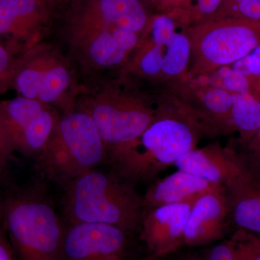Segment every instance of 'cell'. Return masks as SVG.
<instances>
[{"label":"cell","instance_id":"obj_4","mask_svg":"<svg viewBox=\"0 0 260 260\" xmlns=\"http://www.w3.org/2000/svg\"><path fill=\"white\" fill-rule=\"evenodd\" d=\"M107 146L88 113L75 107L59 116L38 160L50 178L66 185L107 158Z\"/></svg>","mask_w":260,"mask_h":260},{"label":"cell","instance_id":"obj_12","mask_svg":"<svg viewBox=\"0 0 260 260\" xmlns=\"http://www.w3.org/2000/svg\"><path fill=\"white\" fill-rule=\"evenodd\" d=\"M229 218L226 189L214 184L194 202L184 229L183 246H205L223 240Z\"/></svg>","mask_w":260,"mask_h":260},{"label":"cell","instance_id":"obj_29","mask_svg":"<svg viewBox=\"0 0 260 260\" xmlns=\"http://www.w3.org/2000/svg\"><path fill=\"white\" fill-rule=\"evenodd\" d=\"M11 147L6 137L0 127V181L6 177L8 169V162L13 153Z\"/></svg>","mask_w":260,"mask_h":260},{"label":"cell","instance_id":"obj_36","mask_svg":"<svg viewBox=\"0 0 260 260\" xmlns=\"http://www.w3.org/2000/svg\"></svg>","mask_w":260,"mask_h":260},{"label":"cell","instance_id":"obj_16","mask_svg":"<svg viewBox=\"0 0 260 260\" xmlns=\"http://www.w3.org/2000/svg\"><path fill=\"white\" fill-rule=\"evenodd\" d=\"M229 216L239 229L260 235V178L226 189Z\"/></svg>","mask_w":260,"mask_h":260},{"label":"cell","instance_id":"obj_7","mask_svg":"<svg viewBox=\"0 0 260 260\" xmlns=\"http://www.w3.org/2000/svg\"><path fill=\"white\" fill-rule=\"evenodd\" d=\"M193 72L207 73L234 64L260 44V21L210 19L191 29Z\"/></svg>","mask_w":260,"mask_h":260},{"label":"cell","instance_id":"obj_34","mask_svg":"<svg viewBox=\"0 0 260 260\" xmlns=\"http://www.w3.org/2000/svg\"><path fill=\"white\" fill-rule=\"evenodd\" d=\"M255 260H260V253L259 254V255L256 256Z\"/></svg>","mask_w":260,"mask_h":260},{"label":"cell","instance_id":"obj_10","mask_svg":"<svg viewBox=\"0 0 260 260\" xmlns=\"http://www.w3.org/2000/svg\"><path fill=\"white\" fill-rule=\"evenodd\" d=\"M178 170L198 176L213 184L232 189L251 178L256 177L242 156L219 145L194 149L175 164Z\"/></svg>","mask_w":260,"mask_h":260},{"label":"cell","instance_id":"obj_33","mask_svg":"<svg viewBox=\"0 0 260 260\" xmlns=\"http://www.w3.org/2000/svg\"><path fill=\"white\" fill-rule=\"evenodd\" d=\"M164 2H166V3H170L171 2L173 1V0H164Z\"/></svg>","mask_w":260,"mask_h":260},{"label":"cell","instance_id":"obj_26","mask_svg":"<svg viewBox=\"0 0 260 260\" xmlns=\"http://www.w3.org/2000/svg\"><path fill=\"white\" fill-rule=\"evenodd\" d=\"M233 69L246 75L250 82L260 87V44L240 60L233 64Z\"/></svg>","mask_w":260,"mask_h":260},{"label":"cell","instance_id":"obj_28","mask_svg":"<svg viewBox=\"0 0 260 260\" xmlns=\"http://www.w3.org/2000/svg\"><path fill=\"white\" fill-rule=\"evenodd\" d=\"M246 144V155L242 158L251 172L260 178V129Z\"/></svg>","mask_w":260,"mask_h":260},{"label":"cell","instance_id":"obj_32","mask_svg":"<svg viewBox=\"0 0 260 260\" xmlns=\"http://www.w3.org/2000/svg\"><path fill=\"white\" fill-rule=\"evenodd\" d=\"M146 260H168L165 256H158L156 255H149Z\"/></svg>","mask_w":260,"mask_h":260},{"label":"cell","instance_id":"obj_8","mask_svg":"<svg viewBox=\"0 0 260 260\" xmlns=\"http://www.w3.org/2000/svg\"><path fill=\"white\" fill-rule=\"evenodd\" d=\"M53 109L20 95L0 101V127L13 152L39 158L60 116Z\"/></svg>","mask_w":260,"mask_h":260},{"label":"cell","instance_id":"obj_2","mask_svg":"<svg viewBox=\"0 0 260 260\" xmlns=\"http://www.w3.org/2000/svg\"><path fill=\"white\" fill-rule=\"evenodd\" d=\"M200 127L194 118L183 113L156 112L144 133L111 160L126 180H150L196 148Z\"/></svg>","mask_w":260,"mask_h":260},{"label":"cell","instance_id":"obj_14","mask_svg":"<svg viewBox=\"0 0 260 260\" xmlns=\"http://www.w3.org/2000/svg\"><path fill=\"white\" fill-rule=\"evenodd\" d=\"M75 11L139 34L148 23V15L139 0H85Z\"/></svg>","mask_w":260,"mask_h":260},{"label":"cell","instance_id":"obj_3","mask_svg":"<svg viewBox=\"0 0 260 260\" xmlns=\"http://www.w3.org/2000/svg\"><path fill=\"white\" fill-rule=\"evenodd\" d=\"M3 226L20 260H64L66 228L44 197L22 193L1 207Z\"/></svg>","mask_w":260,"mask_h":260},{"label":"cell","instance_id":"obj_30","mask_svg":"<svg viewBox=\"0 0 260 260\" xmlns=\"http://www.w3.org/2000/svg\"><path fill=\"white\" fill-rule=\"evenodd\" d=\"M0 260H20L10 244L4 227L0 228Z\"/></svg>","mask_w":260,"mask_h":260},{"label":"cell","instance_id":"obj_27","mask_svg":"<svg viewBox=\"0 0 260 260\" xmlns=\"http://www.w3.org/2000/svg\"><path fill=\"white\" fill-rule=\"evenodd\" d=\"M223 89L234 94L251 93V85L249 78L233 68L221 70Z\"/></svg>","mask_w":260,"mask_h":260},{"label":"cell","instance_id":"obj_11","mask_svg":"<svg viewBox=\"0 0 260 260\" xmlns=\"http://www.w3.org/2000/svg\"><path fill=\"white\" fill-rule=\"evenodd\" d=\"M198 198L145 210L140 239L150 255L165 256L183 246L186 221Z\"/></svg>","mask_w":260,"mask_h":260},{"label":"cell","instance_id":"obj_22","mask_svg":"<svg viewBox=\"0 0 260 260\" xmlns=\"http://www.w3.org/2000/svg\"><path fill=\"white\" fill-rule=\"evenodd\" d=\"M164 54L161 47L148 42L143 46L135 60V67L146 76H156L162 72Z\"/></svg>","mask_w":260,"mask_h":260},{"label":"cell","instance_id":"obj_17","mask_svg":"<svg viewBox=\"0 0 260 260\" xmlns=\"http://www.w3.org/2000/svg\"><path fill=\"white\" fill-rule=\"evenodd\" d=\"M260 253V235L239 229L225 240L214 245L205 260H255Z\"/></svg>","mask_w":260,"mask_h":260},{"label":"cell","instance_id":"obj_21","mask_svg":"<svg viewBox=\"0 0 260 260\" xmlns=\"http://www.w3.org/2000/svg\"><path fill=\"white\" fill-rule=\"evenodd\" d=\"M234 95L235 94L225 89L215 88L210 89L205 94V107L219 124H224L230 121Z\"/></svg>","mask_w":260,"mask_h":260},{"label":"cell","instance_id":"obj_24","mask_svg":"<svg viewBox=\"0 0 260 260\" xmlns=\"http://www.w3.org/2000/svg\"><path fill=\"white\" fill-rule=\"evenodd\" d=\"M18 58L0 44V95L13 87V78Z\"/></svg>","mask_w":260,"mask_h":260},{"label":"cell","instance_id":"obj_15","mask_svg":"<svg viewBox=\"0 0 260 260\" xmlns=\"http://www.w3.org/2000/svg\"><path fill=\"white\" fill-rule=\"evenodd\" d=\"M214 184L194 174L178 170L149 186L143 196L145 210L194 199Z\"/></svg>","mask_w":260,"mask_h":260},{"label":"cell","instance_id":"obj_6","mask_svg":"<svg viewBox=\"0 0 260 260\" xmlns=\"http://www.w3.org/2000/svg\"><path fill=\"white\" fill-rule=\"evenodd\" d=\"M75 107L93 119L109 158L138 139L156 115L140 99L109 86L82 92Z\"/></svg>","mask_w":260,"mask_h":260},{"label":"cell","instance_id":"obj_19","mask_svg":"<svg viewBox=\"0 0 260 260\" xmlns=\"http://www.w3.org/2000/svg\"><path fill=\"white\" fill-rule=\"evenodd\" d=\"M160 47L164 54L162 73L170 76L182 73L189 64L191 54L189 34L177 31L165 45Z\"/></svg>","mask_w":260,"mask_h":260},{"label":"cell","instance_id":"obj_35","mask_svg":"<svg viewBox=\"0 0 260 260\" xmlns=\"http://www.w3.org/2000/svg\"><path fill=\"white\" fill-rule=\"evenodd\" d=\"M257 90H259V93H260V87H259V88H257Z\"/></svg>","mask_w":260,"mask_h":260},{"label":"cell","instance_id":"obj_18","mask_svg":"<svg viewBox=\"0 0 260 260\" xmlns=\"http://www.w3.org/2000/svg\"><path fill=\"white\" fill-rule=\"evenodd\" d=\"M230 121L246 143L260 129V99L251 93L235 94Z\"/></svg>","mask_w":260,"mask_h":260},{"label":"cell","instance_id":"obj_25","mask_svg":"<svg viewBox=\"0 0 260 260\" xmlns=\"http://www.w3.org/2000/svg\"><path fill=\"white\" fill-rule=\"evenodd\" d=\"M176 32L177 26L174 19L167 15H160L152 23L150 42L157 46L165 45Z\"/></svg>","mask_w":260,"mask_h":260},{"label":"cell","instance_id":"obj_13","mask_svg":"<svg viewBox=\"0 0 260 260\" xmlns=\"http://www.w3.org/2000/svg\"><path fill=\"white\" fill-rule=\"evenodd\" d=\"M47 16L43 0H0V37L26 50L39 43Z\"/></svg>","mask_w":260,"mask_h":260},{"label":"cell","instance_id":"obj_23","mask_svg":"<svg viewBox=\"0 0 260 260\" xmlns=\"http://www.w3.org/2000/svg\"><path fill=\"white\" fill-rule=\"evenodd\" d=\"M223 0H174L173 5L188 7L195 18L204 22L216 14Z\"/></svg>","mask_w":260,"mask_h":260},{"label":"cell","instance_id":"obj_9","mask_svg":"<svg viewBox=\"0 0 260 260\" xmlns=\"http://www.w3.org/2000/svg\"><path fill=\"white\" fill-rule=\"evenodd\" d=\"M132 234L109 224L70 223L63 244L64 260H131Z\"/></svg>","mask_w":260,"mask_h":260},{"label":"cell","instance_id":"obj_5","mask_svg":"<svg viewBox=\"0 0 260 260\" xmlns=\"http://www.w3.org/2000/svg\"><path fill=\"white\" fill-rule=\"evenodd\" d=\"M13 88L20 96L57 108L63 114L74 110L82 93L69 60L55 48L39 43L18 58Z\"/></svg>","mask_w":260,"mask_h":260},{"label":"cell","instance_id":"obj_20","mask_svg":"<svg viewBox=\"0 0 260 260\" xmlns=\"http://www.w3.org/2000/svg\"><path fill=\"white\" fill-rule=\"evenodd\" d=\"M226 18L260 21V0H223L211 19Z\"/></svg>","mask_w":260,"mask_h":260},{"label":"cell","instance_id":"obj_31","mask_svg":"<svg viewBox=\"0 0 260 260\" xmlns=\"http://www.w3.org/2000/svg\"><path fill=\"white\" fill-rule=\"evenodd\" d=\"M176 260H202L196 253L192 251H188L186 252L181 253L180 255L177 257Z\"/></svg>","mask_w":260,"mask_h":260},{"label":"cell","instance_id":"obj_1","mask_svg":"<svg viewBox=\"0 0 260 260\" xmlns=\"http://www.w3.org/2000/svg\"><path fill=\"white\" fill-rule=\"evenodd\" d=\"M64 210L70 223L109 224L131 234L140 230L145 212L134 183L95 169L66 184Z\"/></svg>","mask_w":260,"mask_h":260}]
</instances>
